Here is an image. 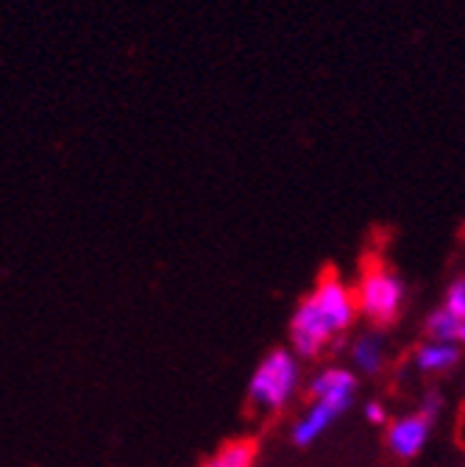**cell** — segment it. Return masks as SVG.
I'll return each mask as SVG.
<instances>
[{"mask_svg":"<svg viewBox=\"0 0 465 467\" xmlns=\"http://www.w3.org/2000/svg\"><path fill=\"white\" fill-rule=\"evenodd\" d=\"M357 296L340 275L323 273L310 296L296 306L293 320H290V345L299 354V359H315L321 350L352 328L357 317Z\"/></svg>","mask_w":465,"mask_h":467,"instance_id":"obj_1","label":"cell"},{"mask_svg":"<svg viewBox=\"0 0 465 467\" xmlns=\"http://www.w3.org/2000/svg\"><path fill=\"white\" fill-rule=\"evenodd\" d=\"M345 412H348V409H343V406H337L332 400H315L312 398V403L304 409V415L293 423V431H290V437H293V442L299 448H307V445L318 442L332 429V423L340 415H345Z\"/></svg>","mask_w":465,"mask_h":467,"instance_id":"obj_5","label":"cell"},{"mask_svg":"<svg viewBox=\"0 0 465 467\" xmlns=\"http://www.w3.org/2000/svg\"><path fill=\"white\" fill-rule=\"evenodd\" d=\"M352 365L365 376H376L385 365V339L379 331H365L352 342Z\"/></svg>","mask_w":465,"mask_h":467,"instance_id":"obj_9","label":"cell"},{"mask_svg":"<svg viewBox=\"0 0 465 467\" xmlns=\"http://www.w3.org/2000/svg\"><path fill=\"white\" fill-rule=\"evenodd\" d=\"M363 412H365V420H368V423H374V426H390V420H387V409H385L379 400H368Z\"/></svg>","mask_w":465,"mask_h":467,"instance_id":"obj_12","label":"cell"},{"mask_svg":"<svg viewBox=\"0 0 465 467\" xmlns=\"http://www.w3.org/2000/svg\"><path fill=\"white\" fill-rule=\"evenodd\" d=\"M357 306L374 326H390L404 304V281L385 265H371L357 281Z\"/></svg>","mask_w":465,"mask_h":467,"instance_id":"obj_3","label":"cell"},{"mask_svg":"<svg viewBox=\"0 0 465 467\" xmlns=\"http://www.w3.org/2000/svg\"><path fill=\"white\" fill-rule=\"evenodd\" d=\"M357 395V376L345 368H323L310 381V398L315 400H332L343 409L354 403Z\"/></svg>","mask_w":465,"mask_h":467,"instance_id":"obj_6","label":"cell"},{"mask_svg":"<svg viewBox=\"0 0 465 467\" xmlns=\"http://www.w3.org/2000/svg\"><path fill=\"white\" fill-rule=\"evenodd\" d=\"M301 384V365L299 354L287 348H276L257 365V370L248 379V400L259 412H281L293 400Z\"/></svg>","mask_w":465,"mask_h":467,"instance_id":"obj_2","label":"cell"},{"mask_svg":"<svg viewBox=\"0 0 465 467\" xmlns=\"http://www.w3.org/2000/svg\"><path fill=\"white\" fill-rule=\"evenodd\" d=\"M460 342H465V315H462V328H460Z\"/></svg>","mask_w":465,"mask_h":467,"instance_id":"obj_14","label":"cell"},{"mask_svg":"<svg viewBox=\"0 0 465 467\" xmlns=\"http://www.w3.org/2000/svg\"><path fill=\"white\" fill-rule=\"evenodd\" d=\"M427 337L429 339H440V342H460V328H462V317L449 312L446 306H438L429 317H427Z\"/></svg>","mask_w":465,"mask_h":467,"instance_id":"obj_10","label":"cell"},{"mask_svg":"<svg viewBox=\"0 0 465 467\" xmlns=\"http://www.w3.org/2000/svg\"><path fill=\"white\" fill-rule=\"evenodd\" d=\"M460 345L457 342H440V339H427L416 350V368L421 373H449L460 362Z\"/></svg>","mask_w":465,"mask_h":467,"instance_id":"obj_7","label":"cell"},{"mask_svg":"<svg viewBox=\"0 0 465 467\" xmlns=\"http://www.w3.org/2000/svg\"><path fill=\"white\" fill-rule=\"evenodd\" d=\"M440 409H443V398L438 395V392H427L424 395V403H421V412L427 415V418H438L440 415Z\"/></svg>","mask_w":465,"mask_h":467,"instance_id":"obj_13","label":"cell"},{"mask_svg":"<svg viewBox=\"0 0 465 467\" xmlns=\"http://www.w3.org/2000/svg\"><path fill=\"white\" fill-rule=\"evenodd\" d=\"M257 440L251 437H238L223 442L206 462H201L198 467H254L257 462Z\"/></svg>","mask_w":465,"mask_h":467,"instance_id":"obj_8","label":"cell"},{"mask_svg":"<svg viewBox=\"0 0 465 467\" xmlns=\"http://www.w3.org/2000/svg\"><path fill=\"white\" fill-rule=\"evenodd\" d=\"M440 306H446L449 312H454V315H465V278H457V281H451L449 284V289H446V296H443V304Z\"/></svg>","mask_w":465,"mask_h":467,"instance_id":"obj_11","label":"cell"},{"mask_svg":"<svg viewBox=\"0 0 465 467\" xmlns=\"http://www.w3.org/2000/svg\"><path fill=\"white\" fill-rule=\"evenodd\" d=\"M432 418H427L421 409L413 415L396 418L387 426V448L398 456V459H413L424 451V445L429 442L432 434Z\"/></svg>","mask_w":465,"mask_h":467,"instance_id":"obj_4","label":"cell"}]
</instances>
